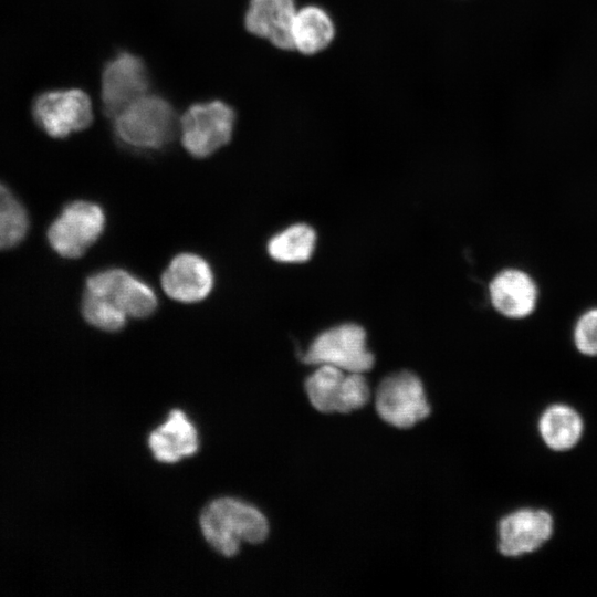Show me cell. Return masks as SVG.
I'll return each mask as SVG.
<instances>
[{
    "instance_id": "1",
    "label": "cell",
    "mask_w": 597,
    "mask_h": 597,
    "mask_svg": "<svg viewBox=\"0 0 597 597\" xmlns=\"http://www.w3.org/2000/svg\"><path fill=\"white\" fill-rule=\"evenodd\" d=\"M200 526L210 546L227 557L238 554L242 541L256 544L269 534V523L258 509L229 498L211 502L200 515Z\"/></svg>"
},
{
    "instance_id": "2",
    "label": "cell",
    "mask_w": 597,
    "mask_h": 597,
    "mask_svg": "<svg viewBox=\"0 0 597 597\" xmlns=\"http://www.w3.org/2000/svg\"><path fill=\"white\" fill-rule=\"evenodd\" d=\"M115 136L126 146L156 150L167 146L179 128L171 104L155 94L137 98L113 118Z\"/></svg>"
},
{
    "instance_id": "3",
    "label": "cell",
    "mask_w": 597,
    "mask_h": 597,
    "mask_svg": "<svg viewBox=\"0 0 597 597\" xmlns=\"http://www.w3.org/2000/svg\"><path fill=\"white\" fill-rule=\"evenodd\" d=\"M235 113L227 103L214 100L190 105L179 119L184 148L196 158H206L232 138Z\"/></svg>"
},
{
    "instance_id": "4",
    "label": "cell",
    "mask_w": 597,
    "mask_h": 597,
    "mask_svg": "<svg viewBox=\"0 0 597 597\" xmlns=\"http://www.w3.org/2000/svg\"><path fill=\"white\" fill-rule=\"evenodd\" d=\"M105 213L101 206L84 200L69 203L52 222L48 239L63 258L82 256L102 235Z\"/></svg>"
},
{
    "instance_id": "5",
    "label": "cell",
    "mask_w": 597,
    "mask_h": 597,
    "mask_svg": "<svg viewBox=\"0 0 597 597\" xmlns=\"http://www.w3.org/2000/svg\"><path fill=\"white\" fill-rule=\"evenodd\" d=\"M302 360L360 374L374 365V356L366 347V333L356 324H343L321 333L312 342Z\"/></svg>"
},
{
    "instance_id": "6",
    "label": "cell",
    "mask_w": 597,
    "mask_h": 597,
    "mask_svg": "<svg viewBox=\"0 0 597 597\" xmlns=\"http://www.w3.org/2000/svg\"><path fill=\"white\" fill-rule=\"evenodd\" d=\"M36 124L48 135L64 138L87 128L93 122L90 96L82 90H54L40 94L33 103Z\"/></svg>"
},
{
    "instance_id": "7",
    "label": "cell",
    "mask_w": 597,
    "mask_h": 597,
    "mask_svg": "<svg viewBox=\"0 0 597 597\" xmlns=\"http://www.w3.org/2000/svg\"><path fill=\"white\" fill-rule=\"evenodd\" d=\"M376 409L383 420L397 428H410L430 413L422 384L410 371L384 378L377 389Z\"/></svg>"
},
{
    "instance_id": "8",
    "label": "cell",
    "mask_w": 597,
    "mask_h": 597,
    "mask_svg": "<svg viewBox=\"0 0 597 597\" xmlns=\"http://www.w3.org/2000/svg\"><path fill=\"white\" fill-rule=\"evenodd\" d=\"M85 292L108 300L133 318L148 317L158 304L154 290L123 269H107L92 274L86 280Z\"/></svg>"
},
{
    "instance_id": "9",
    "label": "cell",
    "mask_w": 597,
    "mask_h": 597,
    "mask_svg": "<svg viewBox=\"0 0 597 597\" xmlns=\"http://www.w3.org/2000/svg\"><path fill=\"white\" fill-rule=\"evenodd\" d=\"M149 76L144 61L129 52L109 60L102 72L103 109L113 119L130 103L147 94Z\"/></svg>"
},
{
    "instance_id": "10",
    "label": "cell",
    "mask_w": 597,
    "mask_h": 597,
    "mask_svg": "<svg viewBox=\"0 0 597 597\" xmlns=\"http://www.w3.org/2000/svg\"><path fill=\"white\" fill-rule=\"evenodd\" d=\"M553 528V517L545 510L515 511L500 521L499 549L507 557L533 553L552 537Z\"/></svg>"
},
{
    "instance_id": "11",
    "label": "cell",
    "mask_w": 597,
    "mask_h": 597,
    "mask_svg": "<svg viewBox=\"0 0 597 597\" xmlns=\"http://www.w3.org/2000/svg\"><path fill=\"white\" fill-rule=\"evenodd\" d=\"M214 276L209 263L195 253L176 255L161 275V286L172 300L197 303L211 292Z\"/></svg>"
},
{
    "instance_id": "12",
    "label": "cell",
    "mask_w": 597,
    "mask_h": 597,
    "mask_svg": "<svg viewBox=\"0 0 597 597\" xmlns=\"http://www.w3.org/2000/svg\"><path fill=\"white\" fill-rule=\"evenodd\" d=\"M296 0H250L244 15L249 33L268 40L274 48L292 51Z\"/></svg>"
},
{
    "instance_id": "13",
    "label": "cell",
    "mask_w": 597,
    "mask_h": 597,
    "mask_svg": "<svg viewBox=\"0 0 597 597\" xmlns=\"http://www.w3.org/2000/svg\"><path fill=\"white\" fill-rule=\"evenodd\" d=\"M491 303L502 315L521 320L536 307L538 290L533 277L520 269L499 272L489 286Z\"/></svg>"
},
{
    "instance_id": "14",
    "label": "cell",
    "mask_w": 597,
    "mask_h": 597,
    "mask_svg": "<svg viewBox=\"0 0 597 597\" xmlns=\"http://www.w3.org/2000/svg\"><path fill=\"white\" fill-rule=\"evenodd\" d=\"M154 457L174 463L198 451V432L184 411L172 410L165 423L155 429L148 439Z\"/></svg>"
},
{
    "instance_id": "15",
    "label": "cell",
    "mask_w": 597,
    "mask_h": 597,
    "mask_svg": "<svg viewBox=\"0 0 597 597\" xmlns=\"http://www.w3.org/2000/svg\"><path fill=\"white\" fill-rule=\"evenodd\" d=\"M335 35V22L323 7L306 4L297 9L292 29L294 51L306 56L316 55L332 44Z\"/></svg>"
},
{
    "instance_id": "16",
    "label": "cell",
    "mask_w": 597,
    "mask_h": 597,
    "mask_svg": "<svg viewBox=\"0 0 597 597\" xmlns=\"http://www.w3.org/2000/svg\"><path fill=\"white\" fill-rule=\"evenodd\" d=\"M538 431L548 448L566 451L578 443L583 433V420L570 406L555 404L542 413Z\"/></svg>"
},
{
    "instance_id": "17",
    "label": "cell",
    "mask_w": 597,
    "mask_h": 597,
    "mask_svg": "<svg viewBox=\"0 0 597 597\" xmlns=\"http://www.w3.org/2000/svg\"><path fill=\"white\" fill-rule=\"evenodd\" d=\"M344 370L321 365L305 383V389L313 407L321 412H342Z\"/></svg>"
},
{
    "instance_id": "18",
    "label": "cell",
    "mask_w": 597,
    "mask_h": 597,
    "mask_svg": "<svg viewBox=\"0 0 597 597\" xmlns=\"http://www.w3.org/2000/svg\"><path fill=\"white\" fill-rule=\"evenodd\" d=\"M315 232L305 223H296L273 235L268 243L269 255L279 262L307 261L315 247Z\"/></svg>"
},
{
    "instance_id": "19",
    "label": "cell",
    "mask_w": 597,
    "mask_h": 597,
    "mask_svg": "<svg viewBox=\"0 0 597 597\" xmlns=\"http://www.w3.org/2000/svg\"><path fill=\"white\" fill-rule=\"evenodd\" d=\"M28 230V217L13 195L0 184V249L18 244Z\"/></svg>"
},
{
    "instance_id": "20",
    "label": "cell",
    "mask_w": 597,
    "mask_h": 597,
    "mask_svg": "<svg viewBox=\"0 0 597 597\" xmlns=\"http://www.w3.org/2000/svg\"><path fill=\"white\" fill-rule=\"evenodd\" d=\"M82 314L85 321L105 332L121 331L127 322L126 314L108 300L84 292Z\"/></svg>"
},
{
    "instance_id": "21",
    "label": "cell",
    "mask_w": 597,
    "mask_h": 597,
    "mask_svg": "<svg viewBox=\"0 0 597 597\" xmlns=\"http://www.w3.org/2000/svg\"><path fill=\"white\" fill-rule=\"evenodd\" d=\"M573 338L579 353L591 357L597 356V307L579 316L574 327Z\"/></svg>"
},
{
    "instance_id": "22",
    "label": "cell",
    "mask_w": 597,
    "mask_h": 597,
    "mask_svg": "<svg viewBox=\"0 0 597 597\" xmlns=\"http://www.w3.org/2000/svg\"><path fill=\"white\" fill-rule=\"evenodd\" d=\"M369 399V388L360 373H348L343 389L342 412L362 408Z\"/></svg>"
}]
</instances>
